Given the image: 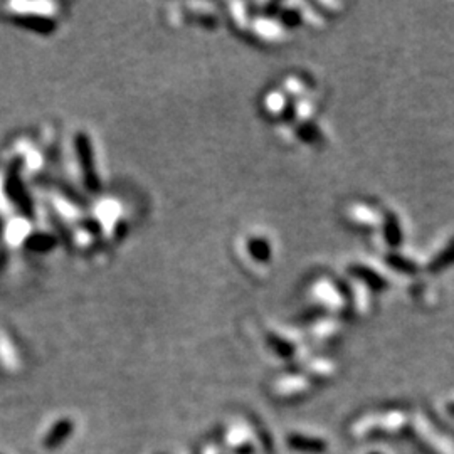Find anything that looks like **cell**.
Instances as JSON below:
<instances>
[{
  "instance_id": "cell-1",
  "label": "cell",
  "mask_w": 454,
  "mask_h": 454,
  "mask_svg": "<svg viewBox=\"0 0 454 454\" xmlns=\"http://www.w3.org/2000/svg\"><path fill=\"white\" fill-rule=\"evenodd\" d=\"M71 429H72V424H70V421L59 422L53 429V432L49 434V438H47V446H59V443H61L64 438L70 436Z\"/></svg>"
},
{
  "instance_id": "cell-2",
  "label": "cell",
  "mask_w": 454,
  "mask_h": 454,
  "mask_svg": "<svg viewBox=\"0 0 454 454\" xmlns=\"http://www.w3.org/2000/svg\"><path fill=\"white\" fill-rule=\"evenodd\" d=\"M291 446L301 449V451H320L321 443L315 439H308L305 436H291L290 438Z\"/></svg>"
}]
</instances>
